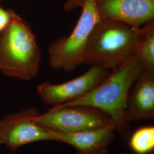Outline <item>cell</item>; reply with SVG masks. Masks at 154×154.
I'll return each mask as SVG.
<instances>
[{"label":"cell","instance_id":"cell-5","mask_svg":"<svg viewBox=\"0 0 154 154\" xmlns=\"http://www.w3.org/2000/svg\"><path fill=\"white\" fill-rule=\"evenodd\" d=\"M33 120L50 130L69 133L114 126L108 114L98 109L85 105L54 106L44 114L34 116Z\"/></svg>","mask_w":154,"mask_h":154},{"label":"cell","instance_id":"cell-13","mask_svg":"<svg viewBox=\"0 0 154 154\" xmlns=\"http://www.w3.org/2000/svg\"><path fill=\"white\" fill-rule=\"evenodd\" d=\"M0 0V32L4 29L11 21V11H5L1 6Z\"/></svg>","mask_w":154,"mask_h":154},{"label":"cell","instance_id":"cell-14","mask_svg":"<svg viewBox=\"0 0 154 154\" xmlns=\"http://www.w3.org/2000/svg\"><path fill=\"white\" fill-rule=\"evenodd\" d=\"M83 0H66L63 5V11L66 12L71 11L78 7H82Z\"/></svg>","mask_w":154,"mask_h":154},{"label":"cell","instance_id":"cell-15","mask_svg":"<svg viewBox=\"0 0 154 154\" xmlns=\"http://www.w3.org/2000/svg\"><path fill=\"white\" fill-rule=\"evenodd\" d=\"M129 154V153H127V152H123V154ZM154 154V152H152V153H151V154Z\"/></svg>","mask_w":154,"mask_h":154},{"label":"cell","instance_id":"cell-10","mask_svg":"<svg viewBox=\"0 0 154 154\" xmlns=\"http://www.w3.org/2000/svg\"><path fill=\"white\" fill-rule=\"evenodd\" d=\"M53 131L58 142L70 145L78 154H107L116 138L114 126L70 133Z\"/></svg>","mask_w":154,"mask_h":154},{"label":"cell","instance_id":"cell-1","mask_svg":"<svg viewBox=\"0 0 154 154\" xmlns=\"http://www.w3.org/2000/svg\"><path fill=\"white\" fill-rule=\"evenodd\" d=\"M144 70L142 65L132 55L112 70L105 79L82 97L62 105H85L101 110L112 119L116 131L127 142L131 134L130 123L125 118L128 94Z\"/></svg>","mask_w":154,"mask_h":154},{"label":"cell","instance_id":"cell-8","mask_svg":"<svg viewBox=\"0 0 154 154\" xmlns=\"http://www.w3.org/2000/svg\"><path fill=\"white\" fill-rule=\"evenodd\" d=\"M102 21L140 27L154 20V0H95Z\"/></svg>","mask_w":154,"mask_h":154},{"label":"cell","instance_id":"cell-2","mask_svg":"<svg viewBox=\"0 0 154 154\" xmlns=\"http://www.w3.org/2000/svg\"><path fill=\"white\" fill-rule=\"evenodd\" d=\"M141 31L138 27L121 22L100 21L86 45L82 64L113 70L133 54Z\"/></svg>","mask_w":154,"mask_h":154},{"label":"cell","instance_id":"cell-11","mask_svg":"<svg viewBox=\"0 0 154 154\" xmlns=\"http://www.w3.org/2000/svg\"><path fill=\"white\" fill-rule=\"evenodd\" d=\"M144 70H154V20L141 26V31L133 54Z\"/></svg>","mask_w":154,"mask_h":154},{"label":"cell","instance_id":"cell-3","mask_svg":"<svg viewBox=\"0 0 154 154\" xmlns=\"http://www.w3.org/2000/svg\"><path fill=\"white\" fill-rule=\"evenodd\" d=\"M41 57L30 26L14 11L0 32V70L9 77L30 80L38 71Z\"/></svg>","mask_w":154,"mask_h":154},{"label":"cell","instance_id":"cell-7","mask_svg":"<svg viewBox=\"0 0 154 154\" xmlns=\"http://www.w3.org/2000/svg\"><path fill=\"white\" fill-rule=\"evenodd\" d=\"M109 72L103 67L91 65L82 75L66 82L40 84L37 86V91L46 105L53 107L65 105L91 92L105 79Z\"/></svg>","mask_w":154,"mask_h":154},{"label":"cell","instance_id":"cell-6","mask_svg":"<svg viewBox=\"0 0 154 154\" xmlns=\"http://www.w3.org/2000/svg\"><path fill=\"white\" fill-rule=\"evenodd\" d=\"M39 114L37 109L32 107L2 118L0 120V144H5L14 152L29 143L45 140L58 142L53 130L33 120V117Z\"/></svg>","mask_w":154,"mask_h":154},{"label":"cell","instance_id":"cell-9","mask_svg":"<svg viewBox=\"0 0 154 154\" xmlns=\"http://www.w3.org/2000/svg\"><path fill=\"white\" fill-rule=\"evenodd\" d=\"M125 118L128 123L154 118V70H143L127 98Z\"/></svg>","mask_w":154,"mask_h":154},{"label":"cell","instance_id":"cell-4","mask_svg":"<svg viewBox=\"0 0 154 154\" xmlns=\"http://www.w3.org/2000/svg\"><path fill=\"white\" fill-rule=\"evenodd\" d=\"M82 12L72 33L50 45V65L54 70L72 72L82 65L83 51L90 34L102 20L95 0H83Z\"/></svg>","mask_w":154,"mask_h":154},{"label":"cell","instance_id":"cell-12","mask_svg":"<svg viewBox=\"0 0 154 154\" xmlns=\"http://www.w3.org/2000/svg\"><path fill=\"white\" fill-rule=\"evenodd\" d=\"M127 142L129 148L135 154H150L154 152V126L139 128L131 134Z\"/></svg>","mask_w":154,"mask_h":154}]
</instances>
